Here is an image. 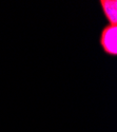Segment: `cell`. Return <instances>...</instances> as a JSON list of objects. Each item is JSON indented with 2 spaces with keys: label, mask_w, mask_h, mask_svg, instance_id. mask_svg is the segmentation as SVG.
Instances as JSON below:
<instances>
[{
  "label": "cell",
  "mask_w": 117,
  "mask_h": 132,
  "mask_svg": "<svg viewBox=\"0 0 117 132\" xmlns=\"http://www.w3.org/2000/svg\"><path fill=\"white\" fill-rule=\"evenodd\" d=\"M100 41L107 53L112 55L117 54V28L115 24H111L103 30Z\"/></svg>",
  "instance_id": "cell-1"
},
{
  "label": "cell",
  "mask_w": 117,
  "mask_h": 132,
  "mask_svg": "<svg viewBox=\"0 0 117 132\" xmlns=\"http://www.w3.org/2000/svg\"><path fill=\"white\" fill-rule=\"evenodd\" d=\"M101 6L104 11L105 16L110 20V22L112 24H115L117 20V2L115 0H112V1L111 0H104V1H101Z\"/></svg>",
  "instance_id": "cell-2"
}]
</instances>
